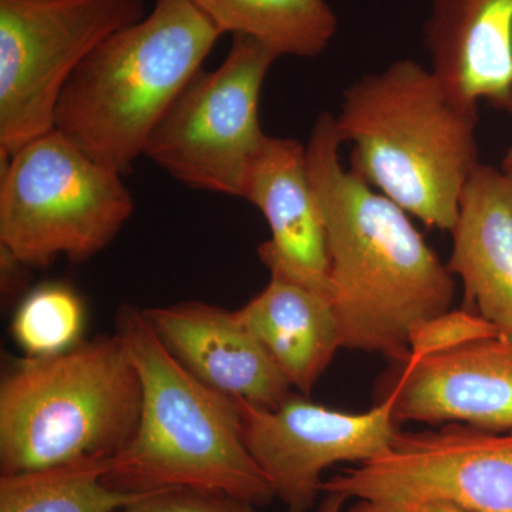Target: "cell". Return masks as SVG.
<instances>
[{"label":"cell","mask_w":512,"mask_h":512,"mask_svg":"<svg viewBox=\"0 0 512 512\" xmlns=\"http://www.w3.org/2000/svg\"><path fill=\"white\" fill-rule=\"evenodd\" d=\"M144 313L171 355L211 389L268 409L291 396V384L237 311L181 302Z\"/></svg>","instance_id":"obj_13"},{"label":"cell","mask_w":512,"mask_h":512,"mask_svg":"<svg viewBox=\"0 0 512 512\" xmlns=\"http://www.w3.org/2000/svg\"><path fill=\"white\" fill-rule=\"evenodd\" d=\"M352 168L430 228L451 231L478 161V103L433 70L399 60L350 84L335 117Z\"/></svg>","instance_id":"obj_2"},{"label":"cell","mask_w":512,"mask_h":512,"mask_svg":"<svg viewBox=\"0 0 512 512\" xmlns=\"http://www.w3.org/2000/svg\"><path fill=\"white\" fill-rule=\"evenodd\" d=\"M241 198L264 214L271 238L258 256L271 276L328 296V234L309 175L306 146L293 138L266 137L249 167Z\"/></svg>","instance_id":"obj_12"},{"label":"cell","mask_w":512,"mask_h":512,"mask_svg":"<svg viewBox=\"0 0 512 512\" xmlns=\"http://www.w3.org/2000/svg\"><path fill=\"white\" fill-rule=\"evenodd\" d=\"M447 262L467 308L512 338V195L500 170L478 164L460 198Z\"/></svg>","instance_id":"obj_15"},{"label":"cell","mask_w":512,"mask_h":512,"mask_svg":"<svg viewBox=\"0 0 512 512\" xmlns=\"http://www.w3.org/2000/svg\"><path fill=\"white\" fill-rule=\"evenodd\" d=\"M278 55L234 36L224 62L185 87L148 140L144 157L195 190L239 197L268 134L259 121L262 86Z\"/></svg>","instance_id":"obj_8"},{"label":"cell","mask_w":512,"mask_h":512,"mask_svg":"<svg viewBox=\"0 0 512 512\" xmlns=\"http://www.w3.org/2000/svg\"><path fill=\"white\" fill-rule=\"evenodd\" d=\"M224 35L190 0H156L87 56L57 103L55 128L121 175Z\"/></svg>","instance_id":"obj_4"},{"label":"cell","mask_w":512,"mask_h":512,"mask_svg":"<svg viewBox=\"0 0 512 512\" xmlns=\"http://www.w3.org/2000/svg\"><path fill=\"white\" fill-rule=\"evenodd\" d=\"M419 512H471L463 510V508L453 507V505H427V507L421 508Z\"/></svg>","instance_id":"obj_24"},{"label":"cell","mask_w":512,"mask_h":512,"mask_svg":"<svg viewBox=\"0 0 512 512\" xmlns=\"http://www.w3.org/2000/svg\"><path fill=\"white\" fill-rule=\"evenodd\" d=\"M286 382L302 396L342 348L338 319L328 296L271 276L269 284L237 311Z\"/></svg>","instance_id":"obj_16"},{"label":"cell","mask_w":512,"mask_h":512,"mask_svg":"<svg viewBox=\"0 0 512 512\" xmlns=\"http://www.w3.org/2000/svg\"><path fill=\"white\" fill-rule=\"evenodd\" d=\"M116 328L140 377L141 410L133 437L110 458L106 483L128 493L190 488L271 503L274 490L245 444L235 399L185 369L144 309L121 306Z\"/></svg>","instance_id":"obj_3"},{"label":"cell","mask_w":512,"mask_h":512,"mask_svg":"<svg viewBox=\"0 0 512 512\" xmlns=\"http://www.w3.org/2000/svg\"><path fill=\"white\" fill-rule=\"evenodd\" d=\"M141 383L119 336L28 357L0 384V470L111 458L136 431Z\"/></svg>","instance_id":"obj_5"},{"label":"cell","mask_w":512,"mask_h":512,"mask_svg":"<svg viewBox=\"0 0 512 512\" xmlns=\"http://www.w3.org/2000/svg\"><path fill=\"white\" fill-rule=\"evenodd\" d=\"M423 40L434 74L461 99L512 104V0H430Z\"/></svg>","instance_id":"obj_14"},{"label":"cell","mask_w":512,"mask_h":512,"mask_svg":"<svg viewBox=\"0 0 512 512\" xmlns=\"http://www.w3.org/2000/svg\"><path fill=\"white\" fill-rule=\"evenodd\" d=\"M255 505L227 494L190 488L151 491L128 512H254Z\"/></svg>","instance_id":"obj_21"},{"label":"cell","mask_w":512,"mask_h":512,"mask_svg":"<svg viewBox=\"0 0 512 512\" xmlns=\"http://www.w3.org/2000/svg\"><path fill=\"white\" fill-rule=\"evenodd\" d=\"M232 36H248L276 55L316 57L338 32V18L325 0H190Z\"/></svg>","instance_id":"obj_17"},{"label":"cell","mask_w":512,"mask_h":512,"mask_svg":"<svg viewBox=\"0 0 512 512\" xmlns=\"http://www.w3.org/2000/svg\"><path fill=\"white\" fill-rule=\"evenodd\" d=\"M117 512H128V510L126 508V510H121V511H117Z\"/></svg>","instance_id":"obj_25"},{"label":"cell","mask_w":512,"mask_h":512,"mask_svg":"<svg viewBox=\"0 0 512 512\" xmlns=\"http://www.w3.org/2000/svg\"><path fill=\"white\" fill-rule=\"evenodd\" d=\"M322 493L356 500L349 512H419L436 504L512 512V431L460 423L399 431L384 453L329 478Z\"/></svg>","instance_id":"obj_9"},{"label":"cell","mask_w":512,"mask_h":512,"mask_svg":"<svg viewBox=\"0 0 512 512\" xmlns=\"http://www.w3.org/2000/svg\"><path fill=\"white\" fill-rule=\"evenodd\" d=\"M0 163V248L26 266L45 268L60 255L87 261L133 215L123 175L56 128Z\"/></svg>","instance_id":"obj_6"},{"label":"cell","mask_w":512,"mask_h":512,"mask_svg":"<svg viewBox=\"0 0 512 512\" xmlns=\"http://www.w3.org/2000/svg\"><path fill=\"white\" fill-rule=\"evenodd\" d=\"M497 336H503L500 330L478 313L470 309H450L436 318L426 320L414 330L407 359H424Z\"/></svg>","instance_id":"obj_20"},{"label":"cell","mask_w":512,"mask_h":512,"mask_svg":"<svg viewBox=\"0 0 512 512\" xmlns=\"http://www.w3.org/2000/svg\"><path fill=\"white\" fill-rule=\"evenodd\" d=\"M507 113H510L512 116V104L508 107ZM500 173L503 175L505 184H507L508 190H510L512 195V146L507 151V154H505Z\"/></svg>","instance_id":"obj_23"},{"label":"cell","mask_w":512,"mask_h":512,"mask_svg":"<svg viewBox=\"0 0 512 512\" xmlns=\"http://www.w3.org/2000/svg\"><path fill=\"white\" fill-rule=\"evenodd\" d=\"M400 365L383 394L392 397L399 423L512 431V338L478 340Z\"/></svg>","instance_id":"obj_11"},{"label":"cell","mask_w":512,"mask_h":512,"mask_svg":"<svg viewBox=\"0 0 512 512\" xmlns=\"http://www.w3.org/2000/svg\"><path fill=\"white\" fill-rule=\"evenodd\" d=\"M110 458L2 474L0 512H117L146 497L106 483Z\"/></svg>","instance_id":"obj_18"},{"label":"cell","mask_w":512,"mask_h":512,"mask_svg":"<svg viewBox=\"0 0 512 512\" xmlns=\"http://www.w3.org/2000/svg\"><path fill=\"white\" fill-rule=\"evenodd\" d=\"M346 501H348V498L345 495L326 493L325 500L322 501L316 512H343Z\"/></svg>","instance_id":"obj_22"},{"label":"cell","mask_w":512,"mask_h":512,"mask_svg":"<svg viewBox=\"0 0 512 512\" xmlns=\"http://www.w3.org/2000/svg\"><path fill=\"white\" fill-rule=\"evenodd\" d=\"M146 16V0H0V156L55 128L87 56Z\"/></svg>","instance_id":"obj_7"},{"label":"cell","mask_w":512,"mask_h":512,"mask_svg":"<svg viewBox=\"0 0 512 512\" xmlns=\"http://www.w3.org/2000/svg\"><path fill=\"white\" fill-rule=\"evenodd\" d=\"M333 114H320L306 146L330 264L342 348L403 363L421 323L450 311L454 276L409 214L340 161Z\"/></svg>","instance_id":"obj_1"},{"label":"cell","mask_w":512,"mask_h":512,"mask_svg":"<svg viewBox=\"0 0 512 512\" xmlns=\"http://www.w3.org/2000/svg\"><path fill=\"white\" fill-rule=\"evenodd\" d=\"M235 402L249 453L286 512L311 510L322 493L323 471L380 456L400 431L390 396L363 413L330 409L302 394L274 409Z\"/></svg>","instance_id":"obj_10"},{"label":"cell","mask_w":512,"mask_h":512,"mask_svg":"<svg viewBox=\"0 0 512 512\" xmlns=\"http://www.w3.org/2000/svg\"><path fill=\"white\" fill-rule=\"evenodd\" d=\"M83 325L84 306L79 295L66 285L47 284L20 303L12 333L29 357H47L76 346Z\"/></svg>","instance_id":"obj_19"}]
</instances>
